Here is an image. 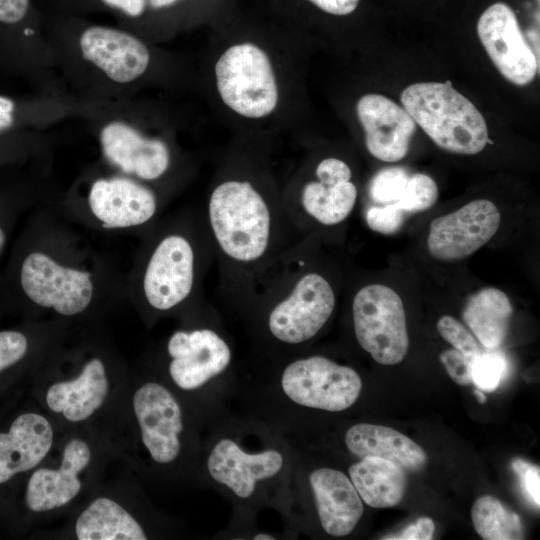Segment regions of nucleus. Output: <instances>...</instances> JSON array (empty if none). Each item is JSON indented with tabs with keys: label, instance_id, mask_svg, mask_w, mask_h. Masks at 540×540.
I'll return each mask as SVG.
<instances>
[{
	"label": "nucleus",
	"instance_id": "79ce46f5",
	"mask_svg": "<svg viewBox=\"0 0 540 540\" xmlns=\"http://www.w3.org/2000/svg\"><path fill=\"white\" fill-rule=\"evenodd\" d=\"M474 394H475V396L477 397L479 403L483 404V403L486 402V396L484 395L483 392H481V390H479V389H478V390H475V391H474Z\"/></svg>",
	"mask_w": 540,
	"mask_h": 540
},
{
	"label": "nucleus",
	"instance_id": "9b49d317",
	"mask_svg": "<svg viewBox=\"0 0 540 540\" xmlns=\"http://www.w3.org/2000/svg\"><path fill=\"white\" fill-rule=\"evenodd\" d=\"M477 33L488 56L505 79L517 86L528 85L534 80L539 59L509 5L497 2L489 6L478 20Z\"/></svg>",
	"mask_w": 540,
	"mask_h": 540
},
{
	"label": "nucleus",
	"instance_id": "72a5a7b5",
	"mask_svg": "<svg viewBox=\"0 0 540 540\" xmlns=\"http://www.w3.org/2000/svg\"><path fill=\"white\" fill-rule=\"evenodd\" d=\"M439 359L455 383L462 386L472 384L471 362L473 357L453 348L442 352Z\"/></svg>",
	"mask_w": 540,
	"mask_h": 540
},
{
	"label": "nucleus",
	"instance_id": "9d476101",
	"mask_svg": "<svg viewBox=\"0 0 540 540\" xmlns=\"http://www.w3.org/2000/svg\"><path fill=\"white\" fill-rule=\"evenodd\" d=\"M197 275V253L183 235L162 238L154 248L143 277L148 304L159 311L170 310L192 293Z\"/></svg>",
	"mask_w": 540,
	"mask_h": 540
},
{
	"label": "nucleus",
	"instance_id": "20e7f679",
	"mask_svg": "<svg viewBox=\"0 0 540 540\" xmlns=\"http://www.w3.org/2000/svg\"><path fill=\"white\" fill-rule=\"evenodd\" d=\"M214 73L218 95L234 113L261 119L275 111L278 83L271 59L260 46L243 42L228 47Z\"/></svg>",
	"mask_w": 540,
	"mask_h": 540
},
{
	"label": "nucleus",
	"instance_id": "f704fd0d",
	"mask_svg": "<svg viewBox=\"0 0 540 540\" xmlns=\"http://www.w3.org/2000/svg\"><path fill=\"white\" fill-rule=\"evenodd\" d=\"M435 525L431 518L420 517L405 527L401 532L385 536L389 540H430L433 538Z\"/></svg>",
	"mask_w": 540,
	"mask_h": 540
},
{
	"label": "nucleus",
	"instance_id": "f8f14e48",
	"mask_svg": "<svg viewBox=\"0 0 540 540\" xmlns=\"http://www.w3.org/2000/svg\"><path fill=\"white\" fill-rule=\"evenodd\" d=\"M167 352L171 379L186 391L198 389L224 372L232 359L229 344L211 328L174 332Z\"/></svg>",
	"mask_w": 540,
	"mask_h": 540
},
{
	"label": "nucleus",
	"instance_id": "f257e3e1",
	"mask_svg": "<svg viewBox=\"0 0 540 540\" xmlns=\"http://www.w3.org/2000/svg\"><path fill=\"white\" fill-rule=\"evenodd\" d=\"M286 222L290 223L282 204L248 178L223 179L210 192L207 223L212 247L230 270L254 274L286 252Z\"/></svg>",
	"mask_w": 540,
	"mask_h": 540
},
{
	"label": "nucleus",
	"instance_id": "4468645a",
	"mask_svg": "<svg viewBox=\"0 0 540 540\" xmlns=\"http://www.w3.org/2000/svg\"><path fill=\"white\" fill-rule=\"evenodd\" d=\"M356 113L373 157L392 163L407 155L416 123L403 107L381 94L369 93L357 101Z\"/></svg>",
	"mask_w": 540,
	"mask_h": 540
},
{
	"label": "nucleus",
	"instance_id": "bb28decb",
	"mask_svg": "<svg viewBox=\"0 0 540 540\" xmlns=\"http://www.w3.org/2000/svg\"><path fill=\"white\" fill-rule=\"evenodd\" d=\"M476 532L485 540H517L525 535L521 518L500 500L485 495L479 497L471 509Z\"/></svg>",
	"mask_w": 540,
	"mask_h": 540
},
{
	"label": "nucleus",
	"instance_id": "2eb2a0df",
	"mask_svg": "<svg viewBox=\"0 0 540 540\" xmlns=\"http://www.w3.org/2000/svg\"><path fill=\"white\" fill-rule=\"evenodd\" d=\"M53 444L49 421L35 412H22L0 429V488L33 470Z\"/></svg>",
	"mask_w": 540,
	"mask_h": 540
},
{
	"label": "nucleus",
	"instance_id": "37998d69",
	"mask_svg": "<svg viewBox=\"0 0 540 540\" xmlns=\"http://www.w3.org/2000/svg\"><path fill=\"white\" fill-rule=\"evenodd\" d=\"M5 240H6V236H5V233L3 231V229L0 227V253L4 247V244H5Z\"/></svg>",
	"mask_w": 540,
	"mask_h": 540
},
{
	"label": "nucleus",
	"instance_id": "2f4dec72",
	"mask_svg": "<svg viewBox=\"0 0 540 540\" xmlns=\"http://www.w3.org/2000/svg\"><path fill=\"white\" fill-rule=\"evenodd\" d=\"M406 213L395 203L370 207L365 214L368 227L381 234H394L398 232L404 221Z\"/></svg>",
	"mask_w": 540,
	"mask_h": 540
},
{
	"label": "nucleus",
	"instance_id": "6ab92c4d",
	"mask_svg": "<svg viewBox=\"0 0 540 540\" xmlns=\"http://www.w3.org/2000/svg\"><path fill=\"white\" fill-rule=\"evenodd\" d=\"M89 205L104 228H126L148 222L156 213L157 199L145 186L116 177L94 182Z\"/></svg>",
	"mask_w": 540,
	"mask_h": 540
},
{
	"label": "nucleus",
	"instance_id": "aec40b11",
	"mask_svg": "<svg viewBox=\"0 0 540 540\" xmlns=\"http://www.w3.org/2000/svg\"><path fill=\"white\" fill-rule=\"evenodd\" d=\"M101 145L110 162L144 180L158 179L170 164L169 149L163 141L146 138L124 123L113 122L105 126L101 132Z\"/></svg>",
	"mask_w": 540,
	"mask_h": 540
},
{
	"label": "nucleus",
	"instance_id": "1a4fd4ad",
	"mask_svg": "<svg viewBox=\"0 0 540 540\" xmlns=\"http://www.w3.org/2000/svg\"><path fill=\"white\" fill-rule=\"evenodd\" d=\"M20 282L30 300L64 316L83 312L93 296L90 273L62 266L39 252L24 259Z\"/></svg>",
	"mask_w": 540,
	"mask_h": 540
},
{
	"label": "nucleus",
	"instance_id": "473e14b6",
	"mask_svg": "<svg viewBox=\"0 0 540 540\" xmlns=\"http://www.w3.org/2000/svg\"><path fill=\"white\" fill-rule=\"evenodd\" d=\"M511 467L519 480L523 494L537 508L540 507V468L523 459H514Z\"/></svg>",
	"mask_w": 540,
	"mask_h": 540
},
{
	"label": "nucleus",
	"instance_id": "7ed1b4c3",
	"mask_svg": "<svg viewBox=\"0 0 540 540\" xmlns=\"http://www.w3.org/2000/svg\"><path fill=\"white\" fill-rule=\"evenodd\" d=\"M403 108L441 149L461 155L481 152L488 143L486 121L450 82H420L401 94Z\"/></svg>",
	"mask_w": 540,
	"mask_h": 540
},
{
	"label": "nucleus",
	"instance_id": "f3484780",
	"mask_svg": "<svg viewBox=\"0 0 540 540\" xmlns=\"http://www.w3.org/2000/svg\"><path fill=\"white\" fill-rule=\"evenodd\" d=\"M283 464V456L277 450L248 453L232 439L224 438L210 452L207 469L214 481L237 497L248 498L259 481L277 475Z\"/></svg>",
	"mask_w": 540,
	"mask_h": 540
},
{
	"label": "nucleus",
	"instance_id": "c756f323",
	"mask_svg": "<svg viewBox=\"0 0 540 540\" xmlns=\"http://www.w3.org/2000/svg\"><path fill=\"white\" fill-rule=\"evenodd\" d=\"M408 179V173L401 167L382 169L369 184L370 198L381 205L396 203L401 198Z\"/></svg>",
	"mask_w": 540,
	"mask_h": 540
},
{
	"label": "nucleus",
	"instance_id": "cd10ccee",
	"mask_svg": "<svg viewBox=\"0 0 540 540\" xmlns=\"http://www.w3.org/2000/svg\"><path fill=\"white\" fill-rule=\"evenodd\" d=\"M438 186L428 175L416 173L409 176L401 198L395 203L406 214L423 212L438 199Z\"/></svg>",
	"mask_w": 540,
	"mask_h": 540
},
{
	"label": "nucleus",
	"instance_id": "dca6fc26",
	"mask_svg": "<svg viewBox=\"0 0 540 540\" xmlns=\"http://www.w3.org/2000/svg\"><path fill=\"white\" fill-rule=\"evenodd\" d=\"M91 450L82 439L66 443L57 469H36L28 479L24 503L31 512H45L67 505L81 490L79 474L89 465Z\"/></svg>",
	"mask_w": 540,
	"mask_h": 540
},
{
	"label": "nucleus",
	"instance_id": "58836bf2",
	"mask_svg": "<svg viewBox=\"0 0 540 540\" xmlns=\"http://www.w3.org/2000/svg\"><path fill=\"white\" fill-rule=\"evenodd\" d=\"M13 112V102L8 98L0 96V132L11 127L13 123Z\"/></svg>",
	"mask_w": 540,
	"mask_h": 540
},
{
	"label": "nucleus",
	"instance_id": "0eeeda50",
	"mask_svg": "<svg viewBox=\"0 0 540 540\" xmlns=\"http://www.w3.org/2000/svg\"><path fill=\"white\" fill-rule=\"evenodd\" d=\"M315 179L302 184L293 198L282 203L293 227L308 219L331 227L344 222L357 201V188L351 181L348 164L335 157L322 159L315 168Z\"/></svg>",
	"mask_w": 540,
	"mask_h": 540
},
{
	"label": "nucleus",
	"instance_id": "4c0bfd02",
	"mask_svg": "<svg viewBox=\"0 0 540 540\" xmlns=\"http://www.w3.org/2000/svg\"><path fill=\"white\" fill-rule=\"evenodd\" d=\"M107 5L118 8L130 16L142 14L145 0H102Z\"/></svg>",
	"mask_w": 540,
	"mask_h": 540
},
{
	"label": "nucleus",
	"instance_id": "e433bc0d",
	"mask_svg": "<svg viewBox=\"0 0 540 540\" xmlns=\"http://www.w3.org/2000/svg\"><path fill=\"white\" fill-rule=\"evenodd\" d=\"M319 9L329 14L344 16L352 13L360 0H309Z\"/></svg>",
	"mask_w": 540,
	"mask_h": 540
},
{
	"label": "nucleus",
	"instance_id": "7c9ffc66",
	"mask_svg": "<svg viewBox=\"0 0 540 540\" xmlns=\"http://www.w3.org/2000/svg\"><path fill=\"white\" fill-rule=\"evenodd\" d=\"M437 330L443 339L463 354L474 357L481 352L476 337L456 318L450 315L440 317Z\"/></svg>",
	"mask_w": 540,
	"mask_h": 540
},
{
	"label": "nucleus",
	"instance_id": "393cba45",
	"mask_svg": "<svg viewBox=\"0 0 540 540\" xmlns=\"http://www.w3.org/2000/svg\"><path fill=\"white\" fill-rule=\"evenodd\" d=\"M512 313L508 296L497 288L487 287L467 299L462 318L478 342L493 350L503 344Z\"/></svg>",
	"mask_w": 540,
	"mask_h": 540
},
{
	"label": "nucleus",
	"instance_id": "423d86ee",
	"mask_svg": "<svg viewBox=\"0 0 540 540\" xmlns=\"http://www.w3.org/2000/svg\"><path fill=\"white\" fill-rule=\"evenodd\" d=\"M281 387L300 406L338 412L358 400L362 380L353 368L313 355L290 362L282 372Z\"/></svg>",
	"mask_w": 540,
	"mask_h": 540
},
{
	"label": "nucleus",
	"instance_id": "a878e982",
	"mask_svg": "<svg viewBox=\"0 0 540 540\" xmlns=\"http://www.w3.org/2000/svg\"><path fill=\"white\" fill-rule=\"evenodd\" d=\"M79 540H145L137 520L120 504L107 497L92 501L75 524Z\"/></svg>",
	"mask_w": 540,
	"mask_h": 540
},
{
	"label": "nucleus",
	"instance_id": "a211bd4d",
	"mask_svg": "<svg viewBox=\"0 0 540 540\" xmlns=\"http://www.w3.org/2000/svg\"><path fill=\"white\" fill-rule=\"evenodd\" d=\"M83 57L110 79L126 83L141 76L149 64L146 46L125 32L100 26L84 31L80 38Z\"/></svg>",
	"mask_w": 540,
	"mask_h": 540
},
{
	"label": "nucleus",
	"instance_id": "c85d7f7f",
	"mask_svg": "<svg viewBox=\"0 0 540 540\" xmlns=\"http://www.w3.org/2000/svg\"><path fill=\"white\" fill-rule=\"evenodd\" d=\"M507 369L505 357L496 352H480L471 362V378L479 390L495 391Z\"/></svg>",
	"mask_w": 540,
	"mask_h": 540
},
{
	"label": "nucleus",
	"instance_id": "a19ab883",
	"mask_svg": "<svg viewBox=\"0 0 540 540\" xmlns=\"http://www.w3.org/2000/svg\"><path fill=\"white\" fill-rule=\"evenodd\" d=\"M253 538L255 540H274L275 539L274 537H272V535L266 534V533L256 534Z\"/></svg>",
	"mask_w": 540,
	"mask_h": 540
},
{
	"label": "nucleus",
	"instance_id": "412c9836",
	"mask_svg": "<svg viewBox=\"0 0 540 540\" xmlns=\"http://www.w3.org/2000/svg\"><path fill=\"white\" fill-rule=\"evenodd\" d=\"M309 482L324 531L335 537L350 534L364 510L351 480L336 469L319 468L310 474Z\"/></svg>",
	"mask_w": 540,
	"mask_h": 540
},
{
	"label": "nucleus",
	"instance_id": "ddd939ff",
	"mask_svg": "<svg viewBox=\"0 0 540 540\" xmlns=\"http://www.w3.org/2000/svg\"><path fill=\"white\" fill-rule=\"evenodd\" d=\"M133 410L152 459L160 464L173 462L181 451L183 430L181 407L173 394L159 383H145L133 396Z\"/></svg>",
	"mask_w": 540,
	"mask_h": 540
},
{
	"label": "nucleus",
	"instance_id": "b1692460",
	"mask_svg": "<svg viewBox=\"0 0 540 540\" xmlns=\"http://www.w3.org/2000/svg\"><path fill=\"white\" fill-rule=\"evenodd\" d=\"M349 476L361 500L374 508L396 506L407 488L405 469L380 457L360 458L350 466Z\"/></svg>",
	"mask_w": 540,
	"mask_h": 540
},
{
	"label": "nucleus",
	"instance_id": "6e6552de",
	"mask_svg": "<svg viewBox=\"0 0 540 540\" xmlns=\"http://www.w3.org/2000/svg\"><path fill=\"white\" fill-rule=\"evenodd\" d=\"M500 223V211L492 201L473 200L430 223L428 252L438 261L462 260L490 241L498 231Z\"/></svg>",
	"mask_w": 540,
	"mask_h": 540
},
{
	"label": "nucleus",
	"instance_id": "c9c22d12",
	"mask_svg": "<svg viewBox=\"0 0 540 540\" xmlns=\"http://www.w3.org/2000/svg\"><path fill=\"white\" fill-rule=\"evenodd\" d=\"M29 0H0V21L17 23L26 15Z\"/></svg>",
	"mask_w": 540,
	"mask_h": 540
},
{
	"label": "nucleus",
	"instance_id": "4be33fe9",
	"mask_svg": "<svg viewBox=\"0 0 540 540\" xmlns=\"http://www.w3.org/2000/svg\"><path fill=\"white\" fill-rule=\"evenodd\" d=\"M109 381L103 362L89 360L74 379L54 383L46 393L49 409L73 423L91 417L103 405Z\"/></svg>",
	"mask_w": 540,
	"mask_h": 540
},
{
	"label": "nucleus",
	"instance_id": "39448f33",
	"mask_svg": "<svg viewBox=\"0 0 540 540\" xmlns=\"http://www.w3.org/2000/svg\"><path fill=\"white\" fill-rule=\"evenodd\" d=\"M352 319L359 345L382 365H395L409 348L406 314L396 291L383 284L360 288L352 300Z\"/></svg>",
	"mask_w": 540,
	"mask_h": 540
},
{
	"label": "nucleus",
	"instance_id": "ea45409f",
	"mask_svg": "<svg viewBox=\"0 0 540 540\" xmlns=\"http://www.w3.org/2000/svg\"><path fill=\"white\" fill-rule=\"evenodd\" d=\"M178 0H150V4L154 8H163L176 3Z\"/></svg>",
	"mask_w": 540,
	"mask_h": 540
},
{
	"label": "nucleus",
	"instance_id": "5701e85b",
	"mask_svg": "<svg viewBox=\"0 0 540 540\" xmlns=\"http://www.w3.org/2000/svg\"><path fill=\"white\" fill-rule=\"evenodd\" d=\"M348 450L359 458L380 457L405 470L417 471L427 462L425 451L399 431L377 424L358 423L344 437Z\"/></svg>",
	"mask_w": 540,
	"mask_h": 540
},
{
	"label": "nucleus",
	"instance_id": "f03ea898",
	"mask_svg": "<svg viewBox=\"0 0 540 540\" xmlns=\"http://www.w3.org/2000/svg\"><path fill=\"white\" fill-rule=\"evenodd\" d=\"M295 247L282 254V271L256 295L266 300L268 332L288 345L302 344L316 336L336 305L331 283L319 272L297 264Z\"/></svg>",
	"mask_w": 540,
	"mask_h": 540
}]
</instances>
